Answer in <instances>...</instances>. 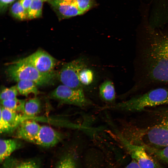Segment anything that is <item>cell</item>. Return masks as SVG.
<instances>
[{
    "instance_id": "6",
    "label": "cell",
    "mask_w": 168,
    "mask_h": 168,
    "mask_svg": "<svg viewBox=\"0 0 168 168\" xmlns=\"http://www.w3.org/2000/svg\"><path fill=\"white\" fill-rule=\"evenodd\" d=\"M50 97L62 104L83 108L92 105L86 96L82 88L74 89L63 84L58 86L50 94Z\"/></svg>"
},
{
    "instance_id": "29",
    "label": "cell",
    "mask_w": 168,
    "mask_h": 168,
    "mask_svg": "<svg viewBox=\"0 0 168 168\" xmlns=\"http://www.w3.org/2000/svg\"><path fill=\"white\" fill-rule=\"evenodd\" d=\"M125 168H141L137 163L132 160L126 166Z\"/></svg>"
},
{
    "instance_id": "2",
    "label": "cell",
    "mask_w": 168,
    "mask_h": 168,
    "mask_svg": "<svg viewBox=\"0 0 168 168\" xmlns=\"http://www.w3.org/2000/svg\"><path fill=\"white\" fill-rule=\"evenodd\" d=\"M145 117L122 123L120 133L137 145L161 148L168 146V105L147 109Z\"/></svg>"
},
{
    "instance_id": "18",
    "label": "cell",
    "mask_w": 168,
    "mask_h": 168,
    "mask_svg": "<svg viewBox=\"0 0 168 168\" xmlns=\"http://www.w3.org/2000/svg\"><path fill=\"white\" fill-rule=\"evenodd\" d=\"M41 109V102L38 98L30 99L26 101L23 116L34 117L40 113Z\"/></svg>"
},
{
    "instance_id": "12",
    "label": "cell",
    "mask_w": 168,
    "mask_h": 168,
    "mask_svg": "<svg viewBox=\"0 0 168 168\" xmlns=\"http://www.w3.org/2000/svg\"><path fill=\"white\" fill-rule=\"evenodd\" d=\"M20 147V144L14 139H1L0 141V160L3 162L7 160L12 153Z\"/></svg>"
},
{
    "instance_id": "21",
    "label": "cell",
    "mask_w": 168,
    "mask_h": 168,
    "mask_svg": "<svg viewBox=\"0 0 168 168\" xmlns=\"http://www.w3.org/2000/svg\"><path fill=\"white\" fill-rule=\"evenodd\" d=\"M43 2L42 0H32L28 11V19H34L41 16Z\"/></svg>"
},
{
    "instance_id": "24",
    "label": "cell",
    "mask_w": 168,
    "mask_h": 168,
    "mask_svg": "<svg viewBox=\"0 0 168 168\" xmlns=\"http://www.w3.org/2000/svg\"><path fill=\"white\" fill-rule=\"evenodd\" d=\"M18 92L16 85L2 88L0 93V100H4L16 98Z\"/></svg>"
},
{
    "instance_id": "16",
    "label": "cell",
    "mask_w": 168,
    "mask_h": 168,
    "mask_svg": "<svg viewBox=\"0 0 168 168\" xmlns=\"http://www.w3.org/2000/svg\"><path fill=\"white\" fill-rule=\"evenodd\" d=\"M3 168H40L37 162L32 160L8 159L4 161Z\"/></svg>"
},
{
    "instance_id": "30",
    "label": "cell",
    "mask_w": 168,
    "mask_h": 168,
    "mask_svg": "<svg viewBox=\"0 0 168 168\" xmlns=\"http://www.w3.org/2000/svg\"><path fill=\"white\" fill-rule=\"evenodd\" d=\"M66 2H73L74 1V0H60Z\"/></svg>"
},
{
    "instance_id": "13",
    "label": "cell",
    "mask_w": 168,
    "mask_h": 168,
    "mask_svg": "<svg viewBox=\"0 0 168 168\" xmlns=\"http://www.w3.org/2000/svg\"><path fill=\"white\" fill-rule=\"evenodd\" d=\"M77 156L75 150L65 153L54 168H78Z\"/></svg>"
},
{
    "instance_id": "28",
    "label": "cell",
    "mask_w": 168,
    "mask_h": 168,
    "mask_svg": "<svg viewBox=\"0 0 168 168\" xmlns=\"http://www.w3.org/2000/svg\"><path fill=\"white\" fill-rule=\"evenodd\" d=\"M22 6L27 13L32 0H19Z\"/></svg>"
},
{
    "instance_id": "9",
    "label": "cell",
    "mask_w": 168,
    "mask_h": 168,
    "mask_svg": "<svg viewBox=\"0 0 168 168\" xmlns=\"http://www.w3.org/2000/svg\"><path fill=\"white\" fill-rule=\"evenodd\" d=\"M62 134L47 125L41 126L35 144L46 147H53L62 139Z\"/></svg>"
},
{
    "instance_id": "25",
    "label": "cell",
    "mask_w": 168,
    "mask_h": 168,
    "mask_svg": "<svg viewBox=\"0 0 168 168\" xmlns=\"http://www.w3.org/2000/svg\"><path fill=\"white\" fill-rule=\"evenodd\" d=\"M74 2L78 9L83 13L91 7L93 0H74Z\"/></svg>"
},
{
    "instance_id": "20",
    "label": "cell",
    "mask_w": 168,
    "mask_h": 168,
    "mask_svg": "<svg viewBox=\"0 0 168 168\" xmlns=\"http://www.w3.org/2000/svg\"><path fill=\"white\" fill-rule=\"evenodd\" d=\"M142 146L147 152L155 158L168 164V146L161 148Z\"/></svg>"
},
{
    "instance_id": "10",
    "label": "cell",
    "mask_w": 168,
    "mask_h": 168,
    "mask_svg": "<svg viewBox=\"0 0 168 168\" xmlns=\"http://www.w3.org/2000/svg\"><path fill=\"white\" fill-rule=\"evenodd\" d=\"M41 126L35 121L25 119L17 127L18 138L35 144Z\"/></svg>"
},
{
    "instance_id": "7",
    "label": "cell",
    "mask_w": 168,
    "mask_h": 168,
    "mask_svg": "<svg viewBox=\"0 0 168 168\" xmlns=\"http://www.w3.org/2000/svg\"><path fill=\"white\" fill-rule=\"evenodd\" d=\"M86 67L85 62L82 58L74 60L62 66L58 74V78L62 84L72 88H82L79 75Z\"/></svg>"
},
{
    "instance_id": "17",
    "label": "cell",
    "mask_w": 168,
    "mask_h": 168,
    "mask_svg": "<svg viewBox=\"0 0 168 168\" xmlns=\"http://www.w3.org/2000/svg\"><path fill=\"white\" fill-rule=\"evenodd\" d=\"M18 93L27 96L32 94L35 96L39 93L36 85L33 82L27 80H21L17 82L16 85Z\"/></svg>"
},
{
    "instance_id": "27",
    "label": "cell",
    "mask_w": 168,
    "mask_h": 168,
    "mask_svg": "<svg viewBox=\"0 0 168 168\" xmlns=\"http://www.w3.org/2000/svg\"><path fill=\"white\" fill-rule=\"evenodd\" d=\"M15 0H0V10L1 12L5 11L7 8Z\"/></svg>"
},
{
    "instance_id": "3",
    "label": "cell",
    "mask_w": 168,
    "mask_h": 168,
    "mask_svg": "<svg viewBox=\"0 0 168 168\" xmlns=\"http://www.w3.org/2000/svg\"><path fill=\"white\" fill-rule=\"evenodd\" d=\"M168 105V88L159 87L134 96L128 100L104 107L105 109L140 112L150 108Z\"/></svg>"
},
{
    "instance_id": "5",
    "label": "cell",
    "mask_w": 168,
    "mask_h": 168,
    "mask_svg": "<svg viewBox=\"0 0 168 168\" xmlns=\"http://www.w3.org/2000/svg\"><path fill=\"white\" fill-rule=\"evenodd\" d=\"M118 141L141 168H162L156 159L142 146L133 144L126 139L118 131L115 135Z\"/></svg>"
},
{
    "instance_id": "26",
    "label": "cell",
    "mask_w": 168,
    "mask_h": 168,
    "mask_svg": "<svg viewBox=\"0 0 168 168\" xmlns=\"http://www.w3.org/2000/svg\"><path fill=\"white\" fill-rule=\"evenodd\" d=\"M13 130L12 127L0 114V131L1 133L9 132L12 131Z\"/></svg>"
},
{
    "instance_id": "11",
    "label": "cell",
    "mask_w": 168,
    "mask_h": 168,
    "mask_svg": "<svg viewBox=\"0 0 168 168\" xmlns=\"http://www.w3.org/2000/svg\"><path fill=\"white\" fill-rule=\"evenodd\" d=\"M50 4L59 17L67 18L83 14L78 8L74 2H69L60 0H50Z\"/></svg>"
},
{
    "instance_id": "14",
    "label": "cell",
    "mask_w": 168,
    "mask_h": 168,
    "mask_svg": "<svg viewBox=\"0 0 168 168\" xmlns=\"http://www.w3.org/2000/svg\"><path fill=\"white\" fill-rule=\"evenodd\" d=\"M100 97L104 101L112 103L116 98V92L114 84L109 80L103 82L99 89Z\"/></svg>"
},
{
    "instance_id": "4",
    "label": "cell",
    "mask_w": 168,
    "mask_h": 168,
    "mask_svg": "<svg viewBox=\"0 0 168 168\" xmlns=\"http://www.w3.org/2000/svg\"><path fill=\"white\" fill-rule=\"evenodd\" d=\"M6 72L10 80L16 82L21 80H29L33 82L37 86L50 84L55 76L54 72L50 73L41 72L21 59L9 65Z\"/></svg>"
},
{
    "instance_id": "1",
    "label": "cell",
    "mask_w": 168,
    "mask_h": 168,
    "mask_svg": "<svg viewBox=\"0 0 168 168\" xmlns=\"http://www.w3.org/2000/svg\"><path fill=\"white\" fill-rule=\"evenodd\" d=\"M137 36L133 94L160 85H168V30L148 28Z\"/></svg>"
},
{
    "instance_id": "8",
    "label": "cell",
    "mask_w": 168,
    "mask_h": 168,
    "mask_svg": "<svg viewBox=\"0 0 168 168\" xmlns=\"http://www.w3.org/2000/svg\"><path fill=\"white\" fill-rule=\"evenodd\" d=\"M44 73L53 72L56 65L55 58L47 52L39 50L31 55L21 59Z\"/></svg>"
},
{
    "instance_id": "31",
    "label": "cell",
    "mask_w": 168,
    "mask_h": 168,
    "mask_svg": "<svg viewBox=\"0 0 168 168\" xmlns=\"http://www.w3.org/2000/svg\"><path fill=\"white\" fill-rule=\"evenodd\" d=\"M43 2L49 1L50 0H42Z\"/></svg>"
},
{
    "instance_id": "22",
    "label": "cell",
    "mask_w": 168,
    "mask_h": 168,
    "mask_svg": "<svg viewBox=\"0 0 168 168\" xmlns=\"http://www.w3.org/2000/svg\"><path fill=\"white\" fill-rule=\"evenodd\" d=\"M10 12L13 17L19 20H23L28 19L27 13L21 5L19 0L12 6Z\"/></svg>"
},
{
    "instance_id": "15",
    "label": "cell",
    "mask_w": 168,
    "mask_h": 168,
    "mask_svg": "<svg viewBox=\"0 0 168 168\" xmlns=\"http://www.w3.org/2000/svg\"><path fill=\"white\" fill-rule=\"evenodd\" d=\"M0 114L13 129L16 128L23 120V116L16 112L5 108L0 107Z\"/></svg>"
},
{
    "instance_id": "19",
    "label": "cell",
    "mask_w": 168,
    "mask_h": 168,
    "mask_svg": "<svg viewBox=\"0 0 168 168\" xmlns=\"http://www.w3.org/2000/svg\"><path fill=\"white\" fill-rule=\"evenodd\" d=\"M26 100L15 99L1 100V104L2 107L23 115Z\"/></svg>"
},
{
    "instance_id": "23",
    "label": "cell",
    "mask_w": 168,
    "mask_h": 168,
    "mask_svg": "<svg viewBox=\"0 0 168 168\" xmlns=\"http://www.w3.org/2000/svg\"><path fill=\"white\" fill-rule=\"evenodd\" d=\"M94 77L92 71L86 67L82 69L79 75V80L82 86L91 84L93 81Z\"/></svg>"
}]
</instances>
